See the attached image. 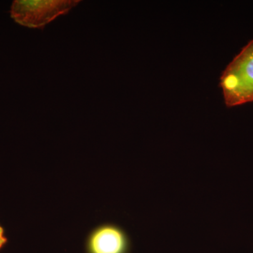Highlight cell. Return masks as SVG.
I'll return each instance as SVG.
<instances>
[{
  "mask_svg": "<svg viewBox=\"0 0 253 253\" xmlns=\"http://www.w3.org/2000/svg\"><path fill=\"white\" fill-rule=\"evenodd\" d=\"M7 242V239L4 236V231L2 226L0 225V249Z\"/></svg>",
  "mask_w": 253,
  "mask_h": 253,
  "instance_id": "cell-4",
  "label": "cell"
},
{
  "mask_svg": "<svg viewBox=\"0 0 253 253\" xmlns=\"http://www.w3.org/2000/svg\"><path fill=\"white\" fill-rule=\"evenodd\" d=\"M130 239L125 229L105 223L91 231L86 241V253H129Z\"/></svg>",
  "mask_w": 253,
  "mask_h": 253,
  "instance_id": "cell-3",
  "label": "cell"
},
{
  "mask_svg": "<svg viewBox=\"0 0 253 253\" xmlns=\"http://www.w3.org/2000/svg\"><path fill=\"white\" fill-rule=\"evenodd\" d=\"M79 2V0H16L10 12L18 24L42 28L60 15L67 14Z\"/></svg>",
  "mask_w": 253,
  "mask_h": 253,
  "instance_id": "cell-2",
  "label": "cell"
},
{
  "mask_svg": "<svg viewBox=\"0 0 253 253\" xmlns=\"http://www.w3.org/2000/svg\"><path fill=\"white\" fill-rule=\"evenodd\" d=\"M220 86L227 107L253 101V40L228 65L221 74Z\"/></svg>",
  "mask_w": 253,
  "mask_h": 253,
  "instance_id": "cell-1",
  "label": "cell"
}]
</instances>
